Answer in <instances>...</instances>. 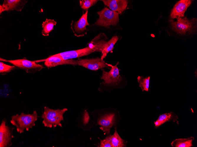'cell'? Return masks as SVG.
Listing matches in <instances>:
<instances>
[{"mask_svg":"<svg viewBox=\"0 0 197 147\" xmlns=\"http://www.w3.org/2000/svg\"><path fill=\"white\" fill-rule=\"evenodd\" d=\"M106 37L104 33H101L89 43L88 46L86 48L63 52L53 55L64 60H68L87 55L95 52L102 53L106 42L104 40Z\"/></svg>","mask_w":197,"mask_h":147,"instance_id":"6da1fadb","label":"cell"},{"mask_svg":"<svg viewBox=\"0 0 197 147\" xmlns=\"http://www.w3.org/2000/svg\"><path fill=\"white\" fill-rule=\"evenodd\" d=\"M39 116L36 110L33 111L30 114L22 112L20 114H17L11 116L10 122L15 126L17 132L21 134L24 130L29 131L35 125V122Z\"/></svg>","mask_w":197,"mask_h":147,"instance_id":"7a4b0ae2","label":"cell"},{"mask_svg":"<svg viewBox=\"0 0 197 147\" xmlns=\"http://www.w3.org/2000/svg\"><path fill=\"white\" fill-rule=\"evenodd\" d=\"M68 109L64 108L62 109H52L48 107H45L41 117L43 119L42 123L45 127L55 128L57 126L62 127L61 123L64 121L63 115Z\"/></svg>","mask_w":197,"mask_h":147,"instance_id":"3957f363","label":"cell"},{"mask_svg":"<svg viewBox=\"0 0 197 147\" xmlns=\"http://www.w3.org/2000/svg\"><path fill=\"white\" fill-rule=\"evenodd\" d=\"M197 21L196 18L189 19L185 17L177 19L176 21L171 20L170 22L174 31L180 35H185L187 33L191 34L196 31Z\"/></svg>","mask_w":197,"mask_h":147,"instance_id":"277c9868","label":"cell"},{"mask_svg":"<svg viewBox=\"0 0 197 147\" xmlns=\"http://www.w3.org/2000/svg\"><path fill=\"white\" fill-rule=\"evenodd\" d=\"M99 18L94 25L108 28L110 26L116 25L119 21V13L106 7L97 12Z\"/></svg>","mask_w":197,"mask_h":147,"instance_id":"5b68a950","label":"cell"},{"mask_svg":"<svg viewBox=\"0 0 197 147\" xmlns=\"http://www.w3.org/2000/svg\"><path fill=\"white\" fill-rule=\"evenodd\" d=\"M14 129L8 125L6 118L2 119L0 124V147H9L13 145Z\"/></svg>","mask_w":197,"mask_h":147,"instance_id":"8992f818","label":"cell"},{"mask_svg":"<svg viewBox=\"0 0 197 147\" xmlns=\"http://www.w3.org/2000/svg\"><path fill=\"white\" fill-rule=\"evenodd\" d=\"M0 60L9 62L28 72L38 71L44 68L42 65L37 63L34 61H30L26 59L8 60L0 58Z\"/></svg>","mask_w":197,"mask_h":147,"instance_id":"52a82bcc","label":"cell"},{"mask_svg":"<svg viewBox=\"0 0 197 147\" xmlns=\"http://www.w3.org/2000/svg\"><path fill=\"white\" fill-rule=\"evenodd\" d=\"M88 14V11H87L78 21H72L71 28L76 36L82 37L86 34V26L89 25L87 20Z\"/></svg>","mask_w":197,"mask_h":147,"instance_id":"ba28073f","label":"cell"},{"mask_svg":"<svg viewBox=\"0 0 197 147\" xmlns=\"http://www.w3.org/2000/svg\"><path fill=\"white\" fill-rule=\"evenodd\" d=\"M77 60L78 65L91 70L96 71L110 67L108 64L98 57L91 59H80Z\"/></svg>","mask_w":197,"mask_h":147,"instance_id":"9c48e42d","label":"cell"},{"mask_svg":"<svg viewBox=\"0 0 197 147\" xmlns=\"http://www.w3.org/2000/svg\"><path fill=\"white\" fill-rule=\"evenodd\" d=\"M118 63V62L114 66L108 64L109 66L111 67L110 70L109 72L102 70V74L101 79L104 81V83L107 84L115 83L120 82L121 80L122 77L120 75L119 70L117 66Z\"/></svg>","mask_w":197,"mask_h":147,"instance_id":"30bf717a","label":"cell"},{"mask_svg":"<svg viewBox=\"0 0 197 147\" xmlns=\"http://www.w3.org/2000/svg\"><path fill=\"white\" fill-rule=\"evenodd\" d=\"M34 61L36 62L44 61L45 65L48 68L64 65H78L77 60H73L72 59L64 60L53 55L45 59Z\"/></svg>","mask_w":197,"mask_h":147,"instance_id":"8fae6325","label":"cell"},{"mask_svg":"<svg viewBox=\"0 0 197 147\" xmlns=\"http://www.w3.org/2000/svg\"><path fill=\"white\" fill-rule=\"evenodd\" d=\"M191 0H181L177 2L174 6L170 13L172 19L183 18L184 13L192 2Z\"/></svg>","mask_w":197,"mask_h":147,"instance_id":"7c38bea8","label":"cell"},{"mask_svg":"<svg viewBox=\"0 0 197 147\" xmlns=\"http://www.w3.org/2000/svg\"><path fill=\"white\" fill-rule=\"evenodd\" d=\"M102 1L110 10L120 14L126 9L128 4V1L126 0H103Z\"/></svg>","mask_w":197,"mask_h":147,"instance_id":"4fadbf2b","label":"cell"},{"mask_svg":"<svg viewBox=\"0 0 197 147\" xmlns=\"http://www.w3.org/2000/svg\"><path fill=\"white\" fill-rule=\"evenodd\" d=\"M115 114L113 113L106 114L98 121L97 124L101 126V129L107 134H110L111 128L115 123Z\"/></svg>","mask_w":197,"mask_h":147,"instance_id":"5bb4252c","label":"cell"},{"mask_svg":"<svg viewBox=\"0 0 197 147\" xmlns=\"http://www.w3.org/2000/svg\"><path fill=\"white\" fill-rule=\"evenodd\" d=\"M27 2L25 0H4L2 5L8 12L21 11Z\"/></svg>","mask_w":197,"mask_h":147,"instance_id":"9a60e30c","label":"cell"},{"mask_svg":"<svg viewBox=\"0 0 197 147\" xmlns=\"http://www.w3.org/2000/svg\"><path fill=\"white\" fill-rule=\"evenodd\" d=\"M178 119L177 115L172 112L160 115L156 121L154 122L155 127L157 128L165 122L170 121H173L179 124Z\"/></svg>","mask_w":197,"mask_h":147,"instance_id":"2e32d148","label":"cell"},{"mask_svg":"<svg viewBox=\"0 0 197 147\" xmlns=\"http://www.w3.org/2000/svg\"><path fill=\"white\" fill-rule=\"evenodd\" d=\"M194 139L193 137L176 139L172 142L171 145L173 147H191L193 146L192 142Z\"/></svg>","mask_w":197,"mask_h":147,"instance_id":"e0dca14e","label":"cell"},{"mask_svg":"<svg viewBox=\"0 0 197 147\" xmlns=\"http://www.w3.org/2000/svg\"><path fill=\"white\" fill-rule=\"evenodd\" d=\"M119 39L117 36H113L110 40L106 42L104 46V48L101 53V59L102 60L105 58L109 53L111 52L114 48V46Z\"/></svg>","mask_w":197,"mask_h":147,"instance_id":"ac0fdd59","label":"cell"},{"mask_svg":"<svg viewBox=\"0 0 197 147\" xmlns=\"http://www.w3.org/2000/svg\"><path fill=\"white\" fill-rule=\"evenodd\" d=\"M56 24L57 22L54 19H46L42 24V35L45 36H48L50 33L53 29L54 26Z\"/></svg>","mask_w":197,"mask_h":147,"instance_id":"d6986e66","label":"cell"},{"mask_svg":"<svg viewBox=\"0 0 197 147\" xmlns=\"http://www.w3.org/2000/svg\"><path fill=\"white\" fill-rule=\"evenodd\" d=\"M114 134L111 137V142L113 147H122L124 146L123 140L118 134L116 127Z\"/></svg>","mask_w":197,"mask_h":147,"instance_id":"ffe728a7","label":"cell"},{"mask_svg":"<svg viewBox=\"0 0 197 147\" xmlns=\"http://www.w3.org/2000/svg\"><path fill=\"white\" fill-rule=\"evenodd\" d=\"M150 77H144L143 76H139L137 78V81L139 83V87L142 89V91H148L149 87Z\"/></svg>","mask_w":197,"mask_h":147,"instance_id":"44dd1931","label":"cell"},{"mask_svg":"<svg viewBox=\"0 0 197 147\" xmlns=\"http://www.w3.org/2000/svg\"><path fill=\"white\" fill-rule=\"evenodd\" d=\"M98 1L96 0H80V5L82 9L87 11L89 8L96 4Z\"/></svg>","mask_w":197,"mask_h":147,"instance_id":"7402d4cb","label":"cell"},{"mask_svg":"<svg viewBox=\"0 0 197 147\" xmlns=\"http://www.w3.org/2000/svg\"><path fill=\"white\" fill-rule=\"evenodd\" d=\"M15 68L14 66H11L5 64L3 62H0V73H3L9 72Z\"/></svg>","mask_w":197,"mask_h":147,"instance_id":"603a6c76","label":"cell"},{"mask_svg":"<svg viewBox=\"0 0 197 147\" xmlns=\"http://www.w3.org/2000/svg\"><path fill=\"white\" fill-rule=\"evenodd\" d=\"M111 135H109L105 139L101 140L100 147H113L111 142Z\"/></svg>","mask_w":197,"mask_h":147,"instance_id":"cb8c5ba5","label":"cell"},{"mask_svg":"<svg viewBox=\"0 0 197 147\" xmlns=\"http://www.w3.org/2000/svg\"><path fill=\"white\" fill-rule=\"evenodd\" d=\"M89 119V117L87 112H86L84 118V123L86 124L88 121Z\"/></svg>","mask_w":197,"mask_h":147,"instance_id":"d4e9b609","label":"cell"},{"mask_svg":"<svg viewBox=\"0 0 197 147\" xmlns=\"http://www.w3.org/2000/svg\"><path fill=\"white\" fill-rule=\"evenodd\" d=\"M6 11L5 8L2 5H0V14H1L4 11Z\"/></svg>","mask_w":197,"mask_h":147,"instance_id":"484cf974","label":"cell"}]
</instances>
